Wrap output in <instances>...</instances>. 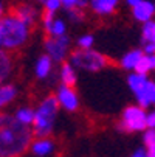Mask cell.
I'll return each mask as SVG.
<instances>
[{
    "mask_svg": "<svg viewBox=\"0 0 155 157\" xmlns=\"http://www.w3.org/2000/svg\"><path fill=\"white\" fill-rule=\"evenodd\" d=\"M34 132L14 115L0 114V157H19L33 143Z\"/></svg>",
    "mask_w": 155,
    "mask_h": 157,
    "instance_id": "cell-1",
    "label": "cell"
},
{
    "mask_svg": "<svg viewBox=\"0 0 155 157\" xmlns=\"http://www.w3.org/2000/svg\"><path fill=\"white\" fill-rule=\"evenodd\" d=\"M31 27L27 25L13 13L0 19V48L5 52H14L25 45L30 39Z\"/></svg>",
    "mask_w": 155,
    "mask_h": 157,
    "instance_id": "cell-2",
    "label": "cell"
},
{
    "mask_svg": "<svg viewBox=\"0 0 155 157\" xmlns=\"http://www.w3.org/2000/svg\"><path fill=\"white\" fill-rule=\"evenodd\" d=\"M59 103L56 95L45 97L34 109L36 117L33 123V132L36 137H50V134L54 129V121L59 112Z\"/></svg>",
    "mask_w": 155,
    "mask_h": 157,
    "instance_id": "cell-3",
    "label": "cell"
},
{
    "mask_svg": "<svg viewBox=\"0 0 155 157\" xmlns=\"http://www.w3.org/2000/svg\"><path fill=\"white\" fill-rule=\"evenodd\" d=\"M70 62L75 69L84 70V72H99L109 65V58L93 48L82 50L76 48L70 55Z\"/></svg>",
    "mask_w": 155,
    "mask_h": 157,
    "instance_id": "cell-4",
    "label": "cell"
},
{
    "mask_svg": "<svg viewBox=\"0 0 155 157\" xmlns=\"http://www.w3.org/2000/svg\"><path fill=\"white\" fill-rule=\"evenodd\" d=\"M147 112L138 104H130L127 106L123 114L118 128L123 132H141L147 129Z\"/></svg>",
    "mask_w": 155,
    "mask_h": 157,
    "instance_id": "cell-5",
    "label": "cell"
},
{
    "mask_svg": "<svg viewBox=\"0 0 155 157\" xmlns=\"http://www.w3.org/2000/svg\"><path fill=\"white\" fill-rule=\"evenodd\" d=\"M70 37L65 34V36H59V37H54V36H48L45 39V53L54 61V62H64V59L68 56V52H70Z\"/></svg>",
    "mask_w": 155,
    "mask_h": 157,
    "instance_id": "cell-6",
    "label": "cell"
},
{
    "mask_svg": "<svg viewBox=\"0 0 155 157\" xmlns=\"http://www.w3.org/2000/svg\"><path fill=\"white\" fill-rule=\"evenodd\" d=\"M56 98L59 106L67 110V112H76L81 106V100L78 95V90L72 86H65V84H59L57 90H56Z\"/></svg>",
    "mask_w": 155,
    "mask_h": 157,
    "instance_id": "cell-7",
    "label": "cell"
},
{
    "mask_svg": "<svg viewBox=\"0 0 155 157\" xmlns=\"http://www.w3.org/2000/svg\"><path fill=\"white\" fill-rule=\"evenodd\" d=\"M120 5V0H90L88 2V6L90 10L101 17H107V16H112L116 8Z\"/></svg>",
    "mask_w": 155,
    "mask_h": 157,
    "instance_id": "cell-8",
    "label": "cell"
},
{
    "mask_svg": "<svg viewBox=\"0 0 155 157\" xmlns=\"http://www.w3.org/2000/svg\"><path fill=\"white\" fill-rule=\"evenodd\" d=\"M11 13H13L14 16H17L20 20H24L25 24L30 25V27H33V25L36 24V20H37V17H39L37 10H36L33 5H30V3L16 5V6L11 10Z\"/></svg>",
    "mask_w": 155,
    "mask_h": 157,
    "instance_id": "cell-9",
    "label": "cell"
},
{
    "mask_svg": "<svg viewBox=\"0 0 155 157\" xmlns=\"http://www.w3.org/2000/svg\"><path fill=\"white\" fill-rule=\"evenodd\" d=\"M155 14V3H152L150 0H143L140 5H137L135 8H132V16L137 22L146 24V22L152 20Z\"/></svg>",
    "mask_w": 155,
    "mask_h": 157,
    "instance_id": "cell-10",
    "label": "cell"
},
{
    "mask_svg": "<svg viewBox=\"0 0 155 157\" xmlns=\"http://www.w3.org/2000/svg\"><path fill=\"white\" fill-rule=\"evenodd\" d=\"M149 82V78L147 75H143V73H137V72H132L129 76H127V86L132 90V94L135 95V98L141 97L144 89Z\"/></svg>",
    "mask_w": 155,
    "mask_h": 157,
    "instance_id": "cell-11",
    "label": "cell"
},
{
    "mask_svg": "<svg viewBox=\"0 0 155 157\" xmlns=\"http://www.w3.org/2000/svg\"><path fill=\"white\" fill-rule=\"evenodd\" d=\"M30 149L37 157H45L54 151V142L50 137H37L36 140H33Z\"/></svg>",
    "mask_w": 155,
    "mask_h": 157,
    "instance_id": "cell-12",
    "label": "cell"
},
{
    "mask_svg": "<svg viewBox=\"0 0 155 157\" xmlns=\"http://www.w3.org/2000/svg\"><path fill=\"white\" fill-rule=\"evenodd\" d=\"M143 56H144V52L140 50V48H132V50H129V52L124 53L123 58L120 59L121 69H124V70H130V72L134 70V72H135L137 65H138V62L141 61Z\"/></svg>",
    "mask_w": 155,
    "mask_h": 157,
    "instance_id": "cell-13",
    "label": "cell"
},
{
    "mask_svg": "<svg viewBox=\"0 0 155 157\" xmlns=\"http://www.w3.org/2000/svg\"><path fill=\"white\" fill-rule=\"evenodd\" d=\"M53 64L54 61L45 53V55H42L39 56V59L36 61V65H34V73L39 79H47L50 78L51 72H53Z\"/></svg>",
    "mask_w": 155,
    "mask_h": 157,
    "instance_id": "cell-14",
    "label": "cell"
},
{
    "mask_svg": "<svg viewBox=\"0 0 155 157\" xmlns=\"http://www.w3.org/2000/svg\"><path fill=\"white\" fill-rule=\"evenodd\" d=\"M59 79H61V84H65V86H72L75 87L76 82H78V75H76V69L73 67V64L68 61V62H62L61 65V72H59Z\"/></svg>",
    "mask_w": 155,
    "mask_h": 157,
    "instance_id": "cell-15",
    "label": "cell"
},
{
    "mask_svg": "<svg viewBox=\"0 0 155 157\" xmlns=\"http://www.w3.org/2000/svg\"><path fill=\"white\" fill-rule=\"evenodd\" d=\"M13 72V59L8 52L0 48V86L5 84Z\"/></svg>",
    "mask_w": 155,
    "mask_h": 157,
    "instance_id": "cell-16",
    "label": "cell"
},
{
    "mask_svg": "<svg viewBox=\"0 0 155 157\" xmlns=\"http://www.w3.org/2000/svg\"><path fill=\"white\" fill-rule=\"evenodd\" d=\"M137 100V104L141 106L143 109H147L150 106H155V81H150L147 82L146 89H144V92L141 97L135 98Z\"/></svg>",
    "mask_w": 155,
    "mask_h": 157,
    "instance_id": "cell-17",
    "label": "cell"
},
{
    "mask_svg": "<svg viewBox=\"0 0 155 157\" xmlns=\"http://www.w3.org/2000/svg\"><path fill=\"white\" fill-rule=\"evenodd\" d=\"M17 97V87L14 84H2L0 86V109L11 104Z\"/></svg>",
    "mask_w": 155,
    "mask_h": 157,
    "instance_id": "cell-18",
    "label": "cell"
},
{
    "mask_svg": "<svg viewBox=\"0 0 155 157\" xmlns=\"http://www.w3.org/2000/svg\"><path fill=\"white\" fill-rule=\"evenodd\" d=\"M14 117L25 126H33L34 123V117H36V110L28 107V106H24V107H19L16 110Z\"/></svg>",
    "mask_w": 155,
    "mask_h": 157,
    "instance_id": "cell-19",
    "label": "cell"
},
{
    "mask_svg": "<svg viewBox=\"0 0 155 157\" xmlns=\"http://www.w3.org/2000/svg\"><path fill=\"white\" fill-rule=\"evenodd\" d=\"M155 70V55H146L141 58V61L138 62L135 72L137 73H143V75H147L149 72H153Z\"/></svg>",
    "mask_w": 155,
    "mask_h": 157,
    "instance_id": "cell-20",
    "label": "cell"
},
{
    "mask_svg": "<svg viewBox=\"0 0 155 157\" xmlns=\"http://www.w3.org/2000/svg\"><path fill=\"white\" fill-rule=\"evenodd\" d=\"M141 42L144 44H155V20H149L143 24L141 28Z\"/></svg>",
    "mask_w": 155,
    "mask_h": 157,
    "instance_id": "cell-21",
    "label": "cell"
},
{
    "mask_svg": "<svg viewBox=\"0 0 155 157\" xmlns=\"http://www.w3.org/2000/svg\"><path fill=\"white\" fill-rule=\"evenodd\" d=\"M47 34H48V36H54V37L65 36V34H67V24H65L62 19L56 17L54 22L51 24V27H50V30L47 31Z\"/></svg>",
    "mask_w": 155,
    "mask_h": 157,
    "instance_id": "cell-22",
    "label": "cell"
},
{
    "mask_svg": "<svg viewBox=\"0 0 155 157\" xmlns=\"http://www.w3.org/2000/svg\"><path fill=\"white\" fill-rule=\"evenodd\" d=\"M93 44H95V37H93V34H82V36H79L78 40H76L78 48H82V50L92 48V47H93Z\"/></svg>",
    "mask_w": 155,
    "mask_h": 157,
    "instance_id": "cell-23",
    "label": "cell"
},
{
    "mask_svg": "<svg viewBox=\"0 0 155 157\" xmlns=\"http://www.w3.org/2000/svg\"><path fill=\"white\" fill-rule=\"evenodd\" d=\"M42 5H43V11H48V13H53V14H56L62 8L61 0H43Z\"/></svg>",
    "mask_w": 155,
    "mask_h": 157,
    "instance_id": "cell-24",
    "label": "cell"
},
{
    "mask_svg": "<svg viewBox=\"0 0 155 157\" xmlns=\"http://www.w3.org/2000/svg\"><path fill=\"white\" fill-rule=\"evenodd\" d=\"M67 11V16L72 22H75V24H79V22L84 20V10L81 8H72V10H65Z\"/></svg>",
    "mask_w": 155,
    "mask_h": 157,
    "instance_id": "cell-25",
    "label": "cell"
},
{
    "mask_svg": "<svg viewBox=\"0 0 155 157\" xmlns=\"http://www.w3.org/2000/svg\"><path fill=\"white\" fill-rule=\"evenodd\" d=\"M62 8L65 10H72V8H81L84 10L87 6V0H61Z\"/></svg>",
    "mask_w": 155,
    "mask_h": 157,
    "instance_id": "cell-26",
    "label": "cell"
},
{
    "mask_svg": "<svg viewBox=\"0 0 155 157\" xmlns=\"http://www.w3.org/2000/svg\"><path fill=\"white\" fill-rule=\"evenodd\" d=\"M143 143L146 148H153L155 146V129H146L143 136Z\"/></svg>",
    "mask_w": 155,
    "mask_h": 157,
    "instance_id": "cell-27",
    "label": "cell"
},
{
    "mask_svg": "<svg viewBox=\"0 0 155 157\" xmlns=\"http://www.w3.org/2000/svg\"><path fill=\"white\" fill-rule=\"evenodd\" d=\"M146 123H147V128H149V129H155V109L147 112V120H146Z\"/></svg>",
    "mask_w": 155,
    "mask_h": 157,
    "instance_id": "cell-28",
    "label": "cell"
},
{
    "mask_svg": "<svg viewBox=\"0 0 155 157\" xmlns=\"http://www.w3.org/2000/svg\"><path fill=\"white\" fill-rule=\"evenodd\" d=\"M130 157H147V149L146 148H138V149H135L134 152H132Z\"/></svg>",
    "mask_w": 155,
    "mask_h": 157,
    "instance_id": "cell-29",
    "label": "cell"
},
{
    "mask_svg": "<svg viewBox=\"0 0 155 157\" xmlns=\"http://www.w3.org/2000/svg\"><path fill=\"white\" fill-rule=\"evenodd\" d=\"M143 52L146 55H155V44H144V45H143Z\"/></svg>",
    "mask_w": 155,
    "mask_h": 157,
    "instance_id": "cell-30",
    "label": "cell"
},
{
    "mask_svg": "<svg viewBox=\"0 0 155 157\" xmlns=\"http://www.w3.org/2000/svg\"><path fill=\"white\" fill-rule=\"evenodd\" d=\"M143 2V0H126V3L130 6V8H135L137 5H140Z\"/></svg>",
    "mask_w": 155,
    "mask_h": 157,
    "instance_id": "cell-31",
    "label": "cell"
},
{
    "mask_svg": "<svg viewBox=\"0 0 155 157\" xmlns=\"http://www.w3.org/2000/svg\"><path fill=\"white\" fill-rule=\"evenodd\" d=\"M3 16H5V3H3V0H0V19Z\"/></svg>",
    "mask_w": 155,
    "mask_h": 157,
    "instance_id": "cell-32",
    "label": "cell"
},
{
    "mask_svg": "<svg viewBox=\"0 0 155 157\" xmlns=\"http://www.w3.org/2000/svg\"><path fill=\"white\" fill-rule=\"evenodd\" d=\"M147 149V157H155V146L153 148H146Z\"/></svg>",
    "mask_w": 155,
    "mask_h": 157,
    "instance_id": "cell-33",
    "label": "cell"
},
{
    "mask_svg": "<svg viewBox=\"0 0 155 157\" xmlns=\"http://www.w3.org/2000/svg\"><path fill=\"white\" fill-rule=\"evenodd\" d=\"M37 2H40V3H42V2H43V0H37Z\"/></svg>",
    "mask_w": 155,
    "mask_h": 157,
    "instance_id": "cell-34",
    "label": "cell"
}]
</instances>
